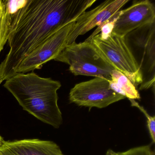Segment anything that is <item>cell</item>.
I'll return each mask as SVG.
<instances>
[{
  "mask_svg": "<svg viewBox=\"0 0 155 155\" xmlns=\"http://www.w3.org/2000/svg\"><path fill=\"white\" fill-rule=\"evenodd\" d=\"M96 0L12 1L10 49L0 65V85L14 76L21 62L49 37L76 21Z\"/></svg>",
  "mask_w": 155,
  "mask_h": 155,
  "instance_id": "6da1fadb",
  "label": "cell"
},
{
  "mask_svg": "<svg viewBox=\"0 0 155 155\" xmlns=\"http://www.w3.org/2000/svg\"><path fill=\"white\" fill-rule=\"evenodd\" d=\"M4 87L12 94L23 110L55 128L63 122L57 91L60 82L39 77L34 72L17 73L5 81Z\"/></svg>",
  "mask_w": 155,
  "mask_h": 155,
  "instance_id": "7a4b0ae2",
  "label": "cell"
},
{
  "mask_svg": "<svg viewBox=\"0 0 155 155\" xmlns=\"http://www.w3.org/2000/svg\"><path fill=\"white\" fill-rule=\"evenodd\" d=\"M54 60L68 64L75 76L102 77L110 80L111 72L115 69L91 41L68 45Z\"/></svg>",
  "mask_w": 155,
  "mask_h": 155,
  "instance_id": "3957f363",
  "label": "cell"
},
{
  "mask_svg": "<svg viewBox=\"0 0 155 155\" xmlns=\"http://www.w3.org/2000/svg\"><path fill=\"white\" fill-rule=\"evenodd\" d=\"M142 76L139 90L155 87V22L134 30L124 37Z\"/></svg>",
  "mask_w": 155,
  "mask_h": 155,
  "instance_id": "277c9868",
  "label": "cell"
},
{
  "mask_svg": "<svg viewBox=\"0 0 155 155\" xmlns=\"http://www.w3.org/2000/svg\"><path fill=\"white\" fill-rule=\"evenodd\" d=\"M89 41L110 65L124 74L135 87L142 83V74L124 38L111 33L102 39L97 34Z\"/></svg>",
  "mask_w": 155,
  "mask_h": 155,
  "instance_id": "5b68a950",
  "label": "cell"
},
{
  "mask_svg": "<svg viewBox=\"0 0 155 155\" xmlns=\"http://www.w3.org/2000/svg\"><path fill=\"white\" fill-rule=\"evenodd\" d=\"M69 101L79 106L103 108L125 98L110 88L108 80L96 77L76 84L69 93Z\"/></svg>",
  "mask_w": 155,
  "mask_h": 155,
  "instance_id": "8992f818",
  "label": "cell"
},
{
  "mask_svg": "<svg viewBox=\"0 0 155 155\" xmlns=\"http://www.w3.org/2000/svg\"><path fill=\"white\" fill-rule=\"evenodd\" d=\"M75 22L66 25L49 37L21 62L14 75L40 69L48 61L55 59L67 47L68 36Z\"/></svg>",
  "mask_w": 155,
  "mask_h": 155,
  "instance_id": "52a82bcc",
  "label": "cell"
},
{
  "mask_svg": "<svg viewBox=\"0 0 155 155\" xmlns=\"http://www.w3.org/2000/svg\"><path fill=\"white\" fill-rule=\"evenodd\" d=\"M129 2V0H107L91 10L85 12L75 21L68 36L67 46L76 42L79 36L97 26H102Z\"/></svg>",
  "mask_w": 155,
  "mask_h": 155,
  "instance_id": "ba28073f",
  "label": "cell"
},
{
  "mask_svg": "<svg viewBox=\"0 0 155 155\" xmlns=\"http://www.w3.org/2000/svg\"><path fill=\"white\" fill-rule=\"evenodd\" d=\"M155 22V8L149 0L135 1L126 9L119 11L112 33L124 38L134 30Z\"/></svg>",
  "mask_w": 155,
  "mask_h": 155,
  "instance_id": "9c48e42d",
  "label": "cell"
},
{
  "mask_svg": "<svg viewBox=\"0 0 155 155\" xmlns=\"http://www.w3.org/2000/svg\"><path fill=\"white\" fill-rule=\"evenodd\" d=\"M2 155H64L54 141L38 139L4 141L0 146Z\"/></svg>",
  "mask_w": 155,
  "mask_h": 155,
  "instance_id": "30bf717a",
  "label": "cell"
},
{
  "mask_svg": "<svg viewBox=\"0 0 155 155\" xmlns=\"http://www.w3.org/2000/svg\"><path fill=\"white\" fill-rule=\"evenodd\" d=\"M108 81L110 87L116 93L128 99H140V95L136 87L124 74L119 71L116 69L112 71L110 80Z\"/></svg>",
  "mask_w": 155,
  "mask_h": 155,
  "instance_id": "8fae6325",
  "label": "cell"
},
{
  "mask_svg": "<svg viewBox=\"0 0 155 155\" xmlns=\"http://www.w3.org/2000/svg\"><path fill=\"white\" fill-rule=\"evenodd\" d=\"M12 13L9 1L0 0V52L9 36Z\"/></svg>",
  "mask_w": 155,
  "mask_h": 155,
  "instance_id": "7c38bea8",
  "label": "cell"
},
{
  "mask_svg": "<svg viewBox=\"0 0 155 155\" xmlns=\"http://www.w3.org/2000/svg\"><path fill=\"white\" fill-rule=\"evenodd\" d=\"M106 155H155V153L151 149V145H148L132 148L124 152H116L109 149Z\"/></svg>",
  "mask_w": 155,
  "mask_h": 155,
  "instance_id": "4fadbf2b",
  "label": "cell"
},
{
  "mask_svg": "<svg viewBox=\"0 0 155 155\" xmlns=\"http://www.w3.org/2000/svg\"><path fill=\"white\" fill-rule=\"evenodd\" d=\"M131 102V106L136 107L138 108L147 118L148 128L152 140V143L155 142V117H151L147 112V110L143 107L140 106L138 102L135 101V100L129 99Z\"/></svg>",
  "mask_w": 155,
  "mask_h": 155,
  "instance_id": "5bb4252c",
  "label": "cell"
},
{
  "mask_svg": "<svg viewBox=\"0 0 155 155\" xmlns=\"http://www.w3.org/2000/svg\"><path fill=\"white\" fill-rule=\"evenodd\" d=\"M4 141V140H3V138H2L1 136H0V146H1L2 142H3Z\"/></svg>",
  "mask_w": 155,
  "mask_h": 155,
  "instance_id": "9a60e30c",
  "label": "cell"
},
{
  "mask_svg": "<svg viewBox=\"0 0 155 155\" xmlns=\"http://www.w3.org/2000/svg\"><path fill=\"white\" fill-rule=\"evenodd\" d=\"M0 155H2V154H1V153H0Z\"/></svg>",
  "mask_w": 155,
  "mask_h": 155,
  "instance_id": "2e32d148",
  "label": "cell"
}]
</instances>
